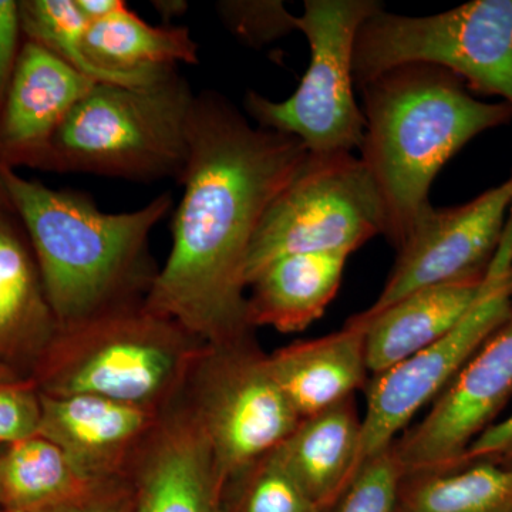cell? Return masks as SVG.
Masks as SVG:
<instances>
[{
	"mask_svg": "<svg viewBox=\"0 0 512 512\" xmlns=\"http://www.w3.org/2000/svg\"><path fill=\"white\" fill-rule=\"evenodd\" d=\"M180 400L207 437L224 493L301 423L251 335L205 346Z\"/></svg>",
	"mask_w": 512,
	"mask_h": 512,
	"instance_id": "8",
	"label": "cell"
},
{
	"mask_svg": "<svg viewBox=\"0 0 512 512\" xmlns=\"http://www.w3.org/2000/svg\"><path fill=\"white\" fill-rule=\"evenodd\" d=\"M2 446H3V444H0V447H2Z\"/></svg>",
	"mask_w": 512,
	"mask_h": 512,
	"instance_id": "36",
	"label": "cell"
},
{
	"mask_svg": "<svg viewBox=\"0 0 512 512\" xmlns=\"http://www.w3.org/2000/svg\"><path fill=\"white\" fill-rule=\"evenodd\" d=\"M0 181L28 234L59 325L146 301L158 269L150 235L173 208L170 192L140 210L100 211L82 192L53 190L0 164Z\"/></svg>",
	"mask_w": 512,
	"mask_h": 512,
	"instance_id": "3",
	"label": "cell"
},
{
	"mask_svg": "<svg viewBox=\"0 0 512 512\" xmlns=\"http://www.w3.org/2000/svg\"><path fill=\"white\" fill-rule=\"evenodd\" d=\"M406 64L440 67L470 92L512 106V0H473L431 16L379 10L357 33L355 84Z\"/></svg>",
	"mask_w": 512,
	"mask_h": 512,
	"instance_id": "6",
	"label": "cell"
},
{
	"mask_svg": "<svg viewBox=\"0 0 512 512\" xmlns=\"http://www.w3.org/2000/svg\"><path fill=\"white\" fill-rule=\"evenodd\" d=\"M350 255L342 251L288 255L266 266L249 284V326L281 333L308 329L338 293Z\"/></svg>",
	"mask_w": 512,
	"mask_h": 512,
	"instance_id": "20",
	"label": "cell"
},
{
	"mask_svg": "<svg viewBox=\"0 0 512 512\" xmlns=\"http://www.w3.org/2000/svg\"><path fill=\"white\" fill-rule=\"evenodd\" d=\"M19 6L22 30L30 42L46 47L97 83L123 84L87 57L84 50L87 23L74 0H28Z\"/></svg>",
	"mask_w": 512,
	"mask_h": 512,
	"instance_id": "24",
	"label": "cell"
},
{
	"mask_svg": "<svg viewBox=\"0 0 512 512\" xmlns=\"http://www.w3.org/2000/svg\"><path fill=\"white\" fill-rule=\"evenodd\" d=\"M365 138L360 161L382 198L384 237L399 249L433 208L441 168L484 131L512 120L505 101L476 99L463 80L429 64H406L360 84Z\"/></svg>",
	"mask_w": 512,
	"mask_h": 512,
	"instance_id": "2",
	"label": "cell"
},
{
	"mask_svg": "<svg viewBox=\"0 0 512 512\" xmlns=\"http://www.w3.org/2000/svg\"><path fill=\"white\" fill-rule=\"evenodd\" d=\"M131 505V488L127 480L100 481L82 493L39 507L0 512H124Z\"/></svg>",
	"mask_w": 512,
	"mask_h": 512,
	"instance_id": "29",
	"label": "cell"
},
{
	"mask_svg": "<svg viewBox=\"0 0 512 512\" xmlns=\"http://www.w3.org/2000/svg\"><path fill=\"white\" fill-rule=\"evenodd\" d=\"M483 286L484 278L430 285L376 315L353 316L365 330L367 370L379 375L443 338L473 308Z\"/></svg>",
	"mask_w": 512,
	"mask_h": 512,
	"instance_id": "16",
	"label": "cell"
},
{
	"mask_svg": "<svg viewBox=\"0 0 512 512\" xmlns=\"http://www.w3.org/2000/svg\"><path fill=\"white\" fill-rule=\"evenodd\" d=\"M0 207V366L29 375L59 322L32 247Z\"/></svg>",
	"mask_w": 512,
	"mask_h": 512,
	"instance_id": "19",
	"label": "cell"
},
{
	"mask_svg": "<svg viewBox=\"0 0 512 512\" xmlns=\"http://www.w3.org/2000/svg\"><path fill=\"white\" fill-rule=\"evenodd\" d=\"M164 412L93 394H42L37 434L62 448L84 476L127 480L134 458Z\"/></svg>",
	"mask_w": 512,
	"mask_h": 512,
	"instance_id": "14",
	"label": "cell"
},
{
	"mask_svg": "<svg viewBox=\"0 0 512 512\" xmlns=\"http://www.w3.org/2000/svg\"><path fill=\"white\" fill-rule=\"evenodd\" d=\"M512 311V210L500 247L484 276L473 308L429 348L373 376L367 386L362 420L363 464L393 446V441L434 397L456 379Z\"/></svg>",
	"mask_w": 512,
	"mask_h": 512,
	"instance_id": "10",
	"label": "cell"
},
{
	"mask_svg": "<svg viewBox=\"0 0 512 512\" xmlns=\"http://www.w3.org/2000/svg\"><path fill=\"white\" fill-rule=\"evenodd\" d=\"M512 394V311L416 429L392 446L403 477L457 470Z\"/></svg>",
	"mask_w": 512,
	"mask_h": 512,
	"instance_id": "12",
	"label": "cell"
},
{
	"mask_svg": "<svg viewBox=\"0 0 512 512\" xmlns=\"http://www.w3.org/2000/svg\"><path fill=\"white\" fill-rule=\"evenodd\" d=\"M96 483L100 480L84 476L62 448L42 434L0 447V511L55 503Z\"/></svg>",
	"mask_w": 512,
	"mask_h": 512,
	"instance_id": "22",
	"label": "cell"
},
{
	"mask_svg": "<svg viewBox=\"0 0 512 512\" xmlns=\"http://www.w3.org/2000/svg\"><path fill=\"white\" fill-rule=\"evenodd\" d=\"M268 365L299 419H308L350 399L365 383V330L349 320L339 332L275 350Z\"/></svg>",
	"mask_w": 512,
	"mask_h": 512,
	"instance_id": "17",
	"label": "cell"
},
{
	"mask_svg": "<svg viewBox=\"0 0 512 512\" xmlns=\"http://www.w3.org/2000/svg\"><path fill=\"white\" fill-rule=\"evenodd\" d=\"M218 10L228 29L248 45H266L296 30V16L276 0L221 2Z\"/></svg>",
	"mask_w": 512,
	"mask_h": 512,
	"instance_id": "28",
	"label": "cell"
},
{
	"mask_svg": "<svg viewBox=\"0 0 512 512\" xmlns=\"http://www.w3.org/2000/svg\"><path fill=\"white\" fill-rule=\"evenodd\" d=\"M274 454L313 503L328 511L363 466L362 420L353 397L301 420Z\"/></svg>",
	"mask_w": 512,
	"mask_h": 512,
	"instance_id": "18",
	"label": "cell"
},
{
	"mask_svg": "<svg viewBox=\"0 0 512 512\" xmlns=\"http://www.w3.org/2000/svg\"><path fill=\"white\" fill-rule=\"evenodd\" d=\"M127 481L131 512H224V485L210 444L181 400L165 410Z\"/></svg>",
	"mask_w": 512,
	"mask_h": 512,
	"instance_id": "13",
	"label": "cell"
},
{
	"mask_svg": "<svg viewBox=\"0 0 512 512\" xmlns=\"http://www.w3.org/2000/svg\"><path fill=\"white\" fill-rule=\"evenodd\" d=\"M382 9L376 0H306L296 30L308 39L311 63L289 99L248 92L256 126L298 138L313 156L360 150L366 120L353 93V50L360 26Z\"/></svg>",
	"mask_w": 512,
	"mask_h": 512,
	"instance_id": "7",
	"label": "cell"
},
{
	"mask_svg": "<svg viewBox=\"0 0 512 512\" xmlns=\"http://www.w3.org/2000/svg\"><path fill=\"white\" fill-rule=\"evenodd\" d=\"M96 84L46 47L28 40L20 49L0 111V164L39 165L70 111Z\"/></svg>",
	"mask_w": 512,
	"mask_h": 512,
	"instance_id": "15",
	"label": "cell"
},
{
	"mask_svg": "<svg viewBox=\"0 0 512 512\" xmlns=\"http://www.w3.org/2000/svg\"><path fill=\"white\" fill-rule=\"evenodd\" d=\"M386 231L382 198L353 154L313 156L265 212L247 259V285L288 255L355 252Z\"/></svg>",
	"mask_w": 512,
	"mask_h": 512,
	"instance_id": "9",
	"label": "cell"
},
{
	"mask_svg": "<svg viewBox=\"0 0 512 512\" xmlns=\"http://www.w3.org/2000/svg\"><path fill=\"white\" fill-rule=\"evenodd\" d=\"M478 461L512 463V412L503 420L495 421L471 444L458 468Z\"/></svg>",
	"mask_w": 512,
	"mask_h": 512,
	"instance_id": "31",
	"label": "cell"
},
{
	"mask_svg": "<svg viewBox=\"0 0 512 512\" xmlns=\"http://www.w3.org/2000/svg\"><path fill=\"white\" fill-rule=\"evenodd\" d=\"M154 8L160 12L165 20L173 19V16L183 15L185 9L188 8L187 3L180 2V0H160V2H153Z\"/></svg>",
	"mask_w": 512,
	"mask_h": 512,
	"instance_id": "33",
	"label": "cell"
},
{
	"mask_svg": "<svg viewBox=\"0 0 512 512\" xmlns=\"http://www.w3.org/2000/svg\"><path fill=\"white\" fill-rule=\"evenodd\" d=\"M20 6L13 0H0V111L19 59Z\"/></svg>",
	"mask_w": 512,
	"mask_h": 512,
	"instance_id": "30",
	"label": "cell"
},
{
	"mask_svg": "<svg viewBox=\"0 0 512 512\" xmlns=\"http://www.w3.org/2000/svg\"><path fill=\"white\" fill-rule=\"evenodd\" d=\"M42 393L29 375L0 366V444L28 439L39 431Z\"/></svg>",
	"mask_w": 512,
	"mask_h": 512,
	"instance_id": "27",
	"label": "cell"
},
{
	"mask_svg": "<svg viewBox=\"0 0 512 512\" xmlns=\"http://www.w3.org/2000/svg\"><path fill=\"white\" fill-rule=\"evenodd\" d=\"M309 153L298 138L252 126L221 94L195 96L173 245L146 296L205 345L247 338L252 239Z\"/></svg>",
	"mask_w": 512,
	"mask_h": 512,
	"instance_id": "1",
	"label": "cell"
},
{
	"mask_svg": "<svg viewBox=\"0 0 512 512\" xmlns=\"http://www.w3.org/2000/svg\"><path fill=\"white\" fill-rule=\"evenodd\" d=\"M224 512H323L279 463L274 451L225 488Z\"/></svg>",
	"mask_w": 512,
	"mask_h": 512,
	"instance_id": "25",
	"label": "cell"
},
{
	"mask_svg": "<svg viewBox=\"0 0 512 512\" xmlns=\"http://www.w3.org/2000/svg\"><path fill=\"white\" fill-rule=\"evenodd\" d=\"M74 3L80 15L86 20L87 26L110 18L126 6L121 0H74Z\"/></svg>",
	"mask_w": 512,
	"mask_h": 512,
	"instance_id": "32",
	"label": "cell"
},
{
	"mask_svg": "<svg viewBox=\"0 0 512 512\" xmlns=\"http://www.w3.org/2000/svg\"><path fill=\"white\" fill-rule=\"evenodd\" d=\"M84 50L103 72L126 86H144L161 79L177 63L197 64L198 46L190 29L151 26L127 8L87 26Z\"/></svg>",
	"mask_w": 512,
	"mask_h": 512,
	"instance_id": "21",
	"label": "cell"
},
{
	"mask_svg": "<svg viewBox=\"0 0 512 512\" xmlns=\"http://www.w3.org/2000/svg\"><path fill=\"white\" fill-rule=\"evenodd\" d=\"M511 210L512 175L460 207L431 208L397 249L396 264L379 298L360 316L376 315L426 286L484 278Z\"/></svg>",
	"mask_w": 512,
	"mask_h": 512,
	"instance_id": "11",
	"label": "cell"
},
{
	"mask_svg": "<svg viewBox=\"0 0 512 512\" xmlns=\"http://www.w3.org/2000/svg\"><path fill=\"white\" fill-rule=\"evenodd\" d=\"M2 200H8V198H6L5 190H3L2 181H0V207H2L3 204Z\"/></svg>",
	"mask_w": 512,
	"mask_h": 512,
	"instance_id": "34",
	"label": "cell"
},
{
	"mask_svg": "<svg viewBox=\"0 0 512 512\" xmlns=\"http://www.w3.org/2000/svg\"><path fill=\"white\" fill-rule=\"evenodd\" d=\"M194 100L177 69L144 86L97 83L70 111L39 165L126 180H180Z\"/></svg>",
	"mask_w": 512,
	"mask_h": 512,
	"instance_id": "5",
	"label": "cell"
},
{
	"mask_svg": "<svg viewBox=\"0 0 512 512\" xmlns=\"http://www.w3.org/2000/svg\"><path fill=\"white\" fill-rule=\"evenodd\" d=\"M412 477L394 512H512V463L478 461Z\"/></svg>",
	"mask_w": 512,
	"mask_h": 512,
	"instance_id": "23",
	"label": "cell"
},
{
	"mask_svg": "<svg viewBox=\"0 0 512 512\" xmlns=\"http://www.w3.org/2000/svg\"><path fill=\"white\" fill-rule=\"evenodd\" d=\"M402 471L392 451L366 461L330 512H394Z\"/></svg>",
	"mask_w": 512,
	"mask_h": 512,
	"instance_id": "26",
	"label": "cell"
},
{
	"mask_svg": "<svg viewBox=\"0 0 512 512\" xmlns=\"http://www.w3.org/2000/svg\"><path fill=\"white\" fill-rule=\"evenodd\" d=\"M124 512H131V505H130V507H128V510H126Z\"/></svg>",
	"mask_w": 512,
	"mask_h": 512,
	"instance_id": "35",
	"label": "cell"
},
{
	"mask_svg": "<svg viewBox=\"0 0 512 512\" xmlns=\"http://www.w3.org/2000/svg\"><path fill=\"white\" fill-rule=\"evenodd\" d=\"M205 346L146 302L126 303L59 325L30 377L49 396L93 394L164 412Z\"/></svg>",
	"mask_w": 512,
	"mask_h": 512,
	"instance_id": "4",
	"label": "cell"
}]
</instances>
